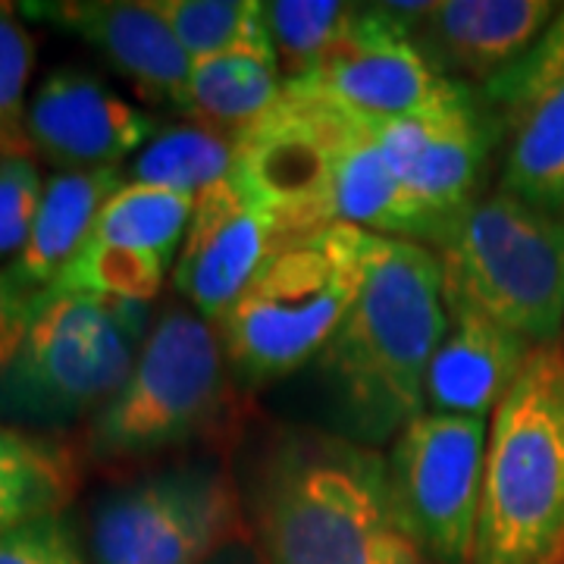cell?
<instances>
[{
    "instance_id": "6da1fadb",
    "label": "cell",
    "mask_w": 564,
    "mask_h": 564,
    "mask_svg": "<svg viewBox=\"0 0 564 564\" xmlns=\"http://www.w3.org/2000/svg\"><path fill=\"white\" fill-rule=\"evenodd\" d=\"M242 496L263 564H436L399 524L383 452L345 433L280 430Z\"/></svg>"
},
{
    "instance_id": "7a4b0ae2",
    "label": "cell",
    "mask_w": 564,
    "mask_h": 564,
    "mask_svg": "<svg viewBox=\"0 0 564 564\" xmlns=\"http://www.w3.org/2000/svg\"><path fill=\"white\" fill-rule=\"evenodd\" d=\"M445 329L443 261L426 245L367 232L358 295L317 358L348 440L377 448L426 414Z\"/></svg>"
},
{
    "instance_id": "3957f363",
    "label": "cell",
    "mask_w": 564,
    "mask_h": 564,
    "mask_svg": "<svg viewBox=\"0 0 564 564\" xmlns=\"http://www.w3.org/2000/svg\"><path fill=\"white\" fill-rule=\"evenodd\" d=\"M251 421V395L236 383L217 326L166 307L141 345L122 389L91 417L95 462H144L202 445L226 452Z\"/></svg>"
},
{
    "instance_id": "277c9868",
    "label": "cell",
    "mask_w": 564,
    "mask_h": 564,
    "mask_svg": "<svg viewBox=\"0 0 564 564\" xmlns=\"http://www.w3.org/2000/svg\"><path fill=\"white\" fill-rule=\"evenodd\" d=\"M470 564H564V339L536 345L492 411Z\"/></svg>"
},
{
    "instance_id": "5b68a950",
    "label": "cell",
    "mask_w": 564,
    "mask_h": 564,
    "mask_svg": "<svg viewBox=\"0 0 564 564\" xmlns=\"http://www.w3.org/2000/svg\"><path fill=\"white\" fill-rule=\"evenodd\" d=\"M151 326L148 304L47 289L0 373V423L57 430L98 414L129 380Z\"/></svg>"
},
{
    "instance_id": "8992f818",
    "label": "cell",
    "mask_w": 564,
    "mask_h": 564,
    "mask_svg": "<svg viewBox=\"0 0 564 564\" xmlns=\"http://www.w3.org/2000/svg\"><path fill=\"white\" fill-rule=\"evenodd\" d=\"M367 232L333 223L292 245L217 323L236 383L251 395L321 358L358 295Z\"/></svg>"
},
{
    "instance_id": "52a82bcc",
    "label": "cell",
    "mask_w": 564,
    "mask_h": 564,
    "mask_svg": "<svg viewBox=\"0 0 564 564\" xmlns=\"http://www.w3.org/2000/svg\"><path fill=\"white\" fill-rule=\"evenodd\" d=\"M445 304L480 311L530 345L564 329V217L514 192L470 207L440 251Z\"/></svg>"
},
{
    "instance_id": "ba28073f",
    "label": "cell",
    "mask_w": 564,
    "mask_h": 564,
    "mask_svg": "<svg viewBox=\"0 0 564 564\" xmlns=\"http://www.w3.org/2000/svg\"><path fill=\"white\" fill-rule=\"evenodd\" d=\"M251 521L229 464L217 458L154 470L104 496L91 514V564H207L248 543Z\"/></svg>"
},
{
    "instance_id": "9c48e42d",
    "label": "cell",
    "mask_w": 564,
    "mask_h": 564,
    "mask_svg": "<svg viewBox=\"0 0 564 564\" xmlns=\"http://www.w3.org/2000/svg\"><path fill=\"white\" fill-rule=\"evenodd\" d=\"M484 417L426 411L392 440L386 458L399 524L436 564H470L486 470Z\"/></svg>"
},
{
    "instance_id": "30bf717a",
    "label": "cell",
    "mask_w": 564,
    "mask_h": 564,
    "mask_svg": "<svg viewBox=\"0 0 564 564\" xmlns=\"http://www.w3.org/2000/svg\"><path fill=\"white\" fill-rule=\"evenodd\" d=\"M236 185L304 232L336 220L329 98L314 82L285 79L280 101L236 139Z\"/></svg>"
},
{
    "instance_id": "8fae6325",
    "label": "cell",
    "mask_w": 564,
    "mask_h": 564,
    "mask_svg": "<svg viewBox=\"0 0 564 564\" xmlns=\"http://www.w3.org/2000/svg\"><path fill=\"white\" fill-rule=\"evenodd\" d=\"M299 79L314 82L345 110L370 122L404 120L470 98V85L443 76L380 3L358 7L343 35Z\"/></svg>"
},
{
    "instance_id": "7c38bea8",
    "label": "cell",
    "mask_w": 564,
    "mask_h": 564,
    "mask_svg": "<svg viewBox=\"0 0 564 564\" xmlns=\"http://www.w3.org/2000/svg\"><path fill=\"white\" fill-rule=\"evenodd\" d=\"M311 236L251 202L236 180H223L195 195L192 223L173 263V285L195 314L217 326L282 251Z\"/></svg>"
},
{
    "instance_id": "4fadbf2b",
    "label": "cell",
    "mask_w": 564,
    "mask_h": 564,
    "mask_svg": "<svg viewBox=\"0 0 564 564\" xmlns=\"http://www.w3.org/2000/svg\"><path fill=\"white\" fill-rule=\"evenodd\" d=\"M499 132L502 122L470 95L423 117L380 122V148L395 180L443 223L452 239L480 202L477 192Z\"/></svg>"
},
{
    "instance_id": "5bb4252c",
    "label": "cell",
    "mask_w": 564,
    "mask_h": 564,
    "mask_svg": "<svg viewBox=\"0 0 564 564\" xmlns=\"http://www.w3.org/2000/svg\"><path fill=\"white\" fill-rule=\"evenodd\" d=\"M25 129L35 154L63 173H79L120 166L158 132V120L122 101L98 76L57 69L29 101Z\"/></svg>"
},
{
    "instance_id": "9a60e30c",
    "label": "cell",
    "mask_w": 564,
    "mask_h": 564,
    "mask_svg": "<svg viewBox=\"0 0 564 564\" xmlns=\"http://www.w3.org/2000/svg\"><path fill=\"white\" fill-rule=\"evenodd\" d=\"M508 132L502 188L549 207L564 180V54L543 32L524 57L489 79Z\"/></svg>"
},
{
    "instance_id": "2e32d148",
    "label": "cell",
    "mask_w": 564,
    "mask_h": 564,
    "mask_svg": "<svg viewBox=\"0 0 564 564\" xmlns=\"http://www.w3.org/2000/svg\"><path fill=\"white\" fill-rule=\"evenodd\" d=\"M22 10L35 20L76 32L135 85L144 101L173 104L185 110L192 57L182 51L154 0H66L29 3Z\"/></svg>"
},
{
    "instance_id": "e0dca14e",
    "label": "cell",
    "mask_w": 564,
    "mask_h": 564,
    "mask_svg": "<svg viewBox=\"0 0 564 564\" xmlns=\"http://www.w3.org/2000/svg\"><path fill=\"white\" fill-rule=\"evenodd\" d=\"M329 129L336 163V220L373 236L443 248L448 242L443 223L395 180V173L386 163L380 148V122L364 120L329 98Z\"/></svg>"
},
{
    "instance_id": "ac0fdd59",
    "label": "cell",
    "mask_w": 564,
    "mask_h": 564,
    "mask_svg": "<svg viewBox=\"0 0 564 564\" xmlns=\"http://www.w3.org/2000/svg\"><path fill=\"white\" fill-rule=\"evenodd\" d=\"M558 17L549 0H436L411 41L443 76L496 79Z\"/></svg>"
},
{
    "instance_id": "d6986e66",
    "label": "cell",
    "mask_w": 564,
    "mask_h": 564,
    "mask_svg": "<svg viewBox=\"0 0 564 564\" xmlns=\"http://www.w3.org/2000/svg\"><path fill=\"white\" fill-rule=\"evenodd\" d=\"M448 329L426 373V408L433 414H492L521 377L536 345L462 304H445Z\"/></svg>"
},
{
    "instance_id": "ffe728a7",
    "label": "cell",
    "mask_w": 564,
    "mask_h": 564,
    "mask_svg": "<svg viewBox=\"0 0 564 564\" xmlns=\"http://www.w3.org/2000/svg\"><path fill=\"white\" fill-rule=\"evenodd\" d=\"M122 185L126 176L120 166L57 173L44 185L32 236L20 251V258L10 263V270L35 292L54 289L66 273V267L79 258V251L91 239L104 204Z\"/></svg>"
},
{
    "instance_id": "44dd1931",
    "label": "cell",
    "mask_w": 564,
    "mask_h": 564,
    "mask_svg": "<svg viewBox=\"0 0 564 564\" xmlns=\"http://www.w3.org/2000/svg\"><path fill=\"white\" fill-rule=\"evenodd\" d=\"M76 448L51 433L0 423V536L41 518H57L76 499Z\"/></svg>"
},
{
    "instance_id": "7402d4cb",
    "label": "cell",
    "mask_w": 564,
    "mask_h": 564,
    "mask_svg": "<svg viewBox=\"0 0 564 564\" xmlns=\"http://www.w3.org/2000/svg\"><path fill=\"white\" fill-rule=\"evenodd\" d=\"M280 57L273 47H239L192 63L185 113L226 135H242L248 126L280 101Z\"/></svg>"
},
{
    "instance_id": "603a6c76",
    "label": "cell",
    "mask_w": 564,
    "mask_h": 564,
    "mask_svg": "<svg viewBox=\"0 0 564 564\" xmlns=\"http://www.w3.org/2000/svg\"><path fill=\"white\" fill-rule=\"evenodd\" d=\"M192 210H195V195H182L144 182H126L104 204L91 239L148 251L173 263L180 258V245L185 242Z\"/></svg>"
},
{
    "instance_id": "cb8c5ba5",
    "label": "cell",
    "mask_w": 564,
    "mask_h": 564,
    "mask_svg": "<svg viewBox=\"0 0 564 564\" xmlns=\"http://www.w3.org/2000/svg\"><path fill=\"white\" fill-rule=\"evenodd\" d=\"M132 182L161 185L182 195H202L204 188L236 173V135L202 122L173 126L151 139L132 161Z\"/></svg>"
},
{
    "instance_id": "d4e9b609",
    "label": "cell",
    "mask_w": 564,
    "mask_h": 564,
    "mask_svg": "<svg viewBox=\"0 0 564 564\" xmlns=\"http://www.w3.org/2000/svg\"><path fill=\"white\" fill-rule=\"evenodd\" d=\"M154 7L192 63L239 47H273L258 0H154Z\"/></svg>"
},
{
    "instance_id": "484cf974",
    "label": "cell",
    "mask_w": 564,
    "mask_h": 564,
    "mask_svg": "<svg viewBox=\"0 0 564 564\" xmlns=\"http://www.w3.org/2000/svg\"><path fill=\"white\" fill-rule=\"evenodd\" d=\"M166 270H170V263L158 254L88 239L79 258L66 267V273L54 289L148 304L161 292Z\"/></svg>"
},
{
    "instance_id": "4316f807",
    "label": "cell",
    "mask_w": 564,
    "mask_h": 564,
    "mask_svg": "<svg viewBox=\"0 0 564 564\" xmlns=\"http://www.w3.org/2000/svg\"><path fill=\"white\" fill-rule=\"evenodd\" d=\"M358 3L339 0H270L263 3L267 29L280 57L282 79H299L314 69L321 54L343 35Z\"/></svg>"
},
{
    "instance_id": "83f0119b",
    "label": "cell",
    "mask_w": 564,
    "mask_h": 564,
    "mask_svg": "<svg viewBox=\"0 0 564 564\" xmlns=\"http://www.w3.org/2000/svg\"><path fill=\"white\" fill-rule=\"evenodd\" d=\"M35 66V41L17 17V7L0 3V161L32 158L25 129V85Z\"/></svg>"
},
{
    "instance_id": "f1b7e54d",
    "label": "cell",
    "mask_w": 564,
    "mask_h": 564,
    "mask_svg": "<svg viewBox=\"0 0 564 564\" xmlns=\"http://www.w3.org/2000/svg\"><path fill=\"white\" fill-rule=\"evenodd\" d=\"M41 195L39 163L32 158L0 161V261L13 254L20 258L39 217Z\"/></svg>"
},
{
    "instance_id": "f546056e",
    "label": "cell",
    "mask_w": 564,
    "mask_h": 564,
    "mask_svg": "<svg viewBox=\"0 0 564 564\" xmlns=\"http://www.w3.org/2000/svg\"><path fill=\"white\" fill-rule=\"evenodd\" d=\"M0 564H91L76 527L63 514L41 518L0 536Z\"/></svg>"
},
{
    "instance_id": "4dcf8cb0",
    "label": "cell",
    "mask_w": 564,
    "mask_h": 564,
    "mask_svg": "<svg viewBox=\"0 0 564 564\" xmlns=\"http://www.w3.org/2000/svg\"><path fill=\"white\" fill-rule=\"evenodd\" d=\"M41 295L44 292L29 289L10 267L0 270V373L17 358Z\"/></svg>"
},
{
    "instance_id": "1f68e13d",
    "label": "cell",
    "mask_w": 564,
    "mask_h": 564,
    "mask_svg": "<svg viewBox=\"0 0 564 564\" xmlns=\"http://www.w3.org/2000/svg\"><path fill=\"white\" fill-rule=\"evenodd\" d=\"M207 564H263V558L254 540H248V543H236L229 545V549H223L220 555H214Z\"/></svg>"
},
{
    "instance_id": "d6a6232c",
    "label": "cell",
    "mask_w": 564,
    "mask_h": 564,
    "mask_svg": "<svg viewBox=\"0 0 564 564\" xmlns=\"http://www.w3.org/2000/svg\"><path fill=\"white\" fill-rule=\"evenodd\" d=\"M545 32H549V39H552L555 44H558V47H562V54H564V10L558 13V17H555V20H552V25H549Z\"/></svg>"
},
{
    "instance_id": "836d02e7",
    "label": "cell",
    "mask_w": 564,
    "mask_h": 564,
    "mask_svg": "<svg viewBox=\"0 0 564 564\" xmlns=\"http://www.w3.org/2000/svg\"><path fill=\"white\" fill-rule=\"evenodd\" d=\"M545 210H552V214L564 217V180H562V185L555 188V195H552V202H549V207H545Z\"/></svg>"
},
{
    "instance_id": "e575fe53",
    "label": "cell",
    "mask_w": 564,
    "mask_h": 564,
    "mask_svg": "<svg viewBox=\"0 0 564 564\" xmlns=\"http://www.w3.org/2000/svg\"><path fill=\"white\" fill-rule=\"evenodd\" d=\"M3 161H7V158H3Z\"/></svg>"
}]
</instances>
